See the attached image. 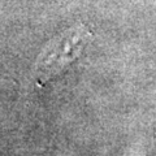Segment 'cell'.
<instances>
[{"label":"cell","instance_id":"obj_1","mask_svg":"<svg viewBox=\"0 0 156 156\" xmlns=\"http://www.w3.org/2000/svg\"><path fill=\"white\" fill-rule=\"evenodd\" d=\"M90 38L91 34L85 26H76L50 43L38 61V83L43 85L52 76L57 74L66 64L74 60Z\"/></svg>","mask_w":156,"mask_h":156}]
</instances>
